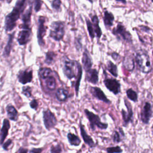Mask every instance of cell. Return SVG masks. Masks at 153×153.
<instances>
[{
  "mask_svg": "<svg viewBox=\"0 0 153 153\" xmlns=\"http://www.w3.org/2000/svg\"><path fill=\"white\" fill-rule=\"evenodd\" d=\"M84 112L89 121L90 127L92 131H94L96 127L100 130H106L108 128V124L103 123L99 115L94 114L88 109H84Z\"/></svg>",
  "mask_w": 153,
  "mask_h": 153,
  "instance_id": "3",
  "label": "cell"
},
{
  "mask_svg": "<svg viewBox=\"0 0 153 153\" xmlns=\"http://www.w3.org/2000/svg\"><path fill=\"white\" fill-rule=\"evenodd\" d=\"M57 54L53 51H48L45 53V57L44 59V63L47 65H52L54 63Z\"/></svg>",
  "mask_w": 153,
  "mask_h": 153,
  "instance_id": "31",
  "label": "cell"
},
{
  "mask_svg": "<svg viewBox=\"0 0 153 153\" xmlns=\"http://www.w3.org/2000/svg\"><path fill=\"white\" fill-rule=\"evenodd\" d=\"M4 0H0V1H4Z\"/></svg>",
  "mask_w": 153,
  "mask_h": 153,
  "instance_id": "48",
  "label": "cell"
},
{
  "mask_svg": "<svg viewBox=\"0 0 153 153\" xmlns=\"http://www.w3.org/2000/svg\"><path fill=\"white\" fill-rule=\"evenodd\" d=\"M123 67L128 71L132 72L134 69V58L131 54H127L124 57L123 60Z\"/></svg>",
  "mask_w": 153,
  "mask_h": 153,
  "instance_id": "23",
  "label": "cell"
},
{
  "mask_svg": "<svg viewBox=\"0 0 153 153\" xmlns=\"http://www.w3.org/2000/svg\"><path fill=\"white\" fill-rule=\"evenodd\" d=\"M127 97L133 102H137L138 101V94L133 88H130L126 90Z\"/></svg>",
  "mask_w": 153,
  "mask_h": 153,
  "instance_id": "32",
  "label": "cell"
},
{
  "mask_svg": "<svg viewBox=\"0 0 153 153\" xmlns=\"http://www.w3.org/2000/svg\"><path fill=\"white\" fill-rule=\"evenodd\" d=\"M152 106L149 102H145L140 111V120L143 124H149L152 117Z\"/></svg>",
  "mask_w": 153,
  "mask_h": 153,
  "instance_id": "11",
  "label": "cell"
},
{
  "mask_svg": "<svg viewBox=\"0 0 153 153\" xmlns=\"http://www.w3.org/2000/svg\"><path fill=\"white\" fill-rule=\"evenodd\" d=\"M31 36V27H21V30L19 32L17 41L20 45H25L30 41Z\"/></svg>",
  "mask_w": 153,
  "mask_h": 153,
  "instance_id": "12",
  "label": "cell"
},
{
  "mask_svg": "<svg viewBox=\"0 0 153 153\" xmlns=\"http://www.w3.org/2000/svg\"><path fill=\"white\" fill-rule=\"evenodd\" d=\"M15 33L16 32L14 31L8 35V40L2 53V56L5 58L8 57L11 54V51L13 46Z\"/></svg>",
  "mask_w": 153,
  "mask_h": 153,
  "instance_id": "19",
  "label": "cell"
},
{
  "mask_svg": "<svg viewBox=\"0 0 153 153\" xmlns=\"http://www.w3.org/2000/svg\"><path fill=\"white\" fill-rule=\"evenodd\" d=\"M89 91L91 94L96 99L107 104H111V101L107 97L103 90L99 87L90 86Z\"/></svg>",
  "mask_w": 153,
  "mask_h": 153,
  "instance_id": "14",
  "label": "cell"
},
{
  "mask_svg": "<svg viewBox=\"0 0 153 153\" xmlns=\"http://www.w3.org/2000/svg\"><path fill=\"white\" fill-rule=\"evenodd\" d=\"M82 68L85 71L90 70L93 66V62L92 57L90 54L89 51L87 48H84V50L82 53V56L81 59Z\"/></svg>",
  "mask_w": 153,
  "mask_h": 153,
  "instance_id": "16",
  "label": "cell"
},
{
  "mask_svg": "<svg viewBox=\"0 0 153 153\" xmlns=\"http://www.w3.org/2000/svg\"><path fill=\"white\" fill-rule=\"evenodd\" d=\"M63 150L62 146L59 143L53 145L50 147V153H62Z\"/></svg>",
  "mask_w": 153,
  "mask_h": 153,
  "instance_id": "37",
  "label": "cell"
},
{
  "mask_svg": "<svg viewBox=\"0 0 153 153\" xmlns=\"http://www.w3.org/2000/svg\"><path fill=\"white\" fill-rule=\"evenodd\" d=\"M103 19L105 27L108 30L109 29L114 25V21L115 19L114 14L108 10H105L103 13Z\"/></svg>",
  "mask_w": 153,
  "mask_h": 153,
  "instance_id": "24",
  "label": "cell"
},
{
  "mask_svg": "<svg viewBox=\"0 0 153 153\" xmlns=\"http://www.w3.org/2000/svg\"><path fill=\"white\" fill-rule=\"evenodd\" d=\"M32 87L29 85H25L22 88V94L27 98H30L32 96Z\"/></svg>",
  "mask_w": 153,
  "mask_h": 153,
  "instance_id": "34",
  "label": "cell"
},
{
  "mask_svg": "<svg viewBox=\"0 0 153 153\" xmlns=\"http://www.w3.org/2000/svg\"><path fill=\"white\" fill-rule=\"evenodd\" d=\"M55 96L59 102H65L69 98L70 94L68 90L63 87H60L57 90L55 93Z\"/></svg>",
  "mask_w": 153,
  "mask_h": 153,
  "instance_id": "22",
  "label": "cell"
},
{
  "mask_svg": "<svg viewBox=\"0 0 153 153\" xmlns=\"http://www.w3.org/2000/svg\"><path fill=\"white\" fill-rule=\"evenodd\" d=\"M13 0H6V1H7V4H10L11 2V1H12Z\"/></svg>",
  "mask_w": 153,
  "mask_h": 153,
  "instance_id": "46",
  "label": "cell"
},
{
  "mask_svg": "<svg viewBox=\"0 0 153 153\" xmlns=\"http://www.w3.org/2000/svg\"><path fill=\"white\" fill-rule=\"evenodd\" d=\"M91 19V22L92 23L93 30L95 33V36H96L98 39H99L102 35V29L99 26V19L97 16L96 15V14L92 16Z\"/></svg>",
  "mask_w": 153,
  "mask_h": 153,
  "instance_id": "25",
  "label": "cell"
},
{
  "mask_svg": "<svg viewBox=\"0 0 153 153\" xmlns=\"http://www.w3.org/2000/svg\"><path fill=\"white\" fill-rule=\"evenodd\" d=\"M103 79V84L105 87L114 95H118L121 93V83L115 78H108L107 75Z\"/></svg>",
  "mask_w": 153,
  "mask_h": 153,
  "instance_id": "10",
  "label": "cell"
},
{
  "mask_svg": "<svg viewBox=\"0 0 153 153\" xmlns=\"http://www.w3.org/2000/svg\"><path fill=\"white\" fill-rule=\"evenodd\" d=\"M28 151H29V149L27 148L21 146L18 149L17 153H28Z\"/></svg>",
  "mask_w": 153,
  "mask_h": 153,
  "instance_id": "44",
  "label": "cell"
},
{
  "mask_svg": "<svg viewBox=\"0 0 153 153\" xmlns=\"http://www.w3.org/2000/svg\"><path fill=\"white\" fill-rule=\"evenodd\" d=\"M10 123L8 119L4 118L2 121V127L0 130V145H2L4 142L8 134V131L10 128Z\"/></svg>",
  "mask_w": 153,
  "mask_h": 153,
  "instance_id": "20",
  "label": "cell"
},
{
  "mask_svg": "<svg viewBox=\"0 0 153 153\" xmlns=\"http://www.w3.org/2000/svg\"><path fill=\"white\" fill-rule=\"evenodd\" d=\"M66 136H67L68 142L71 146H78L80 145L81 143V140L78 135L73 133L68 132Z\"/></svg>",
  "mask_w": 153,
  "mask_h": 153,
  "instance_id": "27",
  "label": "cell"
},
{
  "mask_svg": "<svg viewBox=\"0 0 153 153\" xmlns=\"http://www.w3.org/2000/svg\"><path fill=\"white\" fill-rule=\"evenodd\" d=\"M107 71L114 77L117 78L118 76V70L117 65L114 63L111 60H108L106 63Z\"/></svg>",
  "mask_w": 153,
  "mask_h": 153,
  "instance_id": "29",
  "label": "cell"
},
{
  "mask_svg": "<svg viewBox=\"0 0 153 153\" xmlns=\"http://www.w3.org/2000/svg\"><path fill=\"white\" fill-rule=\"evenodd\" d=\"M85 22H86V25H87V30L89 34V36L91 38V39L93 41V39L95 37V33L93 30V27L92 26V23L91 20H90L88 18L85 19Z\"/></svg>",
  "mask_w": 153,
  "mask_h": 153,
  "instance_id": "33",
  "label": "cell"
},
{
  "mask_svg": "<svg viewBox=\"0 0 153 153\" xmlns=\"http://www.w3.org/2000/svg\"><path fill=\"white\" fill-rule=\"evenodd\" d=\"M53 74V70L50 68L42 67L38 69V75L40 79H45Z\"/></svg>",
  "mask_w": 153,
  "mask_h": 153,
  "instance_id": "30",
  "label": "cell"
},
{
  "mask_svg": "<svg viewBox=\"0 0 153 153\" xmlns=\"http://www.w3.org/2000/svg\"><path fill=\"white\" fill-rule=\"evenodd\" d=\"M61 0H53L51 2V7L56 12H59L61 11Z\"/></svg>",
  "mask_w": 153,
  "mask_h": 153,
  "instance_id": "36",
  "label": "cell"
},
{
  "mask_svg": "<svg viewBox=\"0 0 153 153\" xmlns=\"http://www.w3.org/2000/svg\"><path fill=\"white\" fill-rule=\"evenodd\" d=\"M46 17L45 16H39L38 19V27H37V40L40 47H43L45 45L44 38L46 34L47 26H45Z\"/></svg>",
  "mask_w": 153,
  "mask_h": 153,
  "instance_id": "9",
  "label": "cell"
},
{
  "mask_svg": "<svg viewBox=\"0 0 153 153\" xmlns=\"http://www.w3.org/2000/svg\"><path fill=\"white\" fill-rule=\"evenodd\" d=\"M75 48L77 50V51H80V50L82 48V44L81 42V38H76L75 39Z\"/></svg>",
  "mask_w": 153,
  "mask_h": 153,
  "instance_id": "41",
  "label": "cell"
},
{
  "mask_svg": "<svg viewBox=\"0 0 153 153\" xmlns=\"http://www.w3.org/2000/svg\"><path fill=\"white\" fill-rule=\"evenodd\" d=\"M119 131L114 130L112 134V139L113 142L115 143H119L123 140V139L126 137V134L122 128H118Z\"/></svg>",
  "mask_w": 153,
  "mask_h": 153,
  "instance_id": "26",
  "label": "cell"
},
{
  "mask_svg": "<svg viewBox=\"0 0 153 153\" xmlns=\"http://www.w3.org/2000/svg\"><path fill=\"white\" fill-rule=\"evenodd\" d=\"M75 60H71L66 56H63L62 57V72L67 79H71L75 78L76 74V71H75Z\"/></svg>",
  "mask_w": 153,
  "mask_h": 153,
  "instance_id": "5",
  "label": "cell"
},
{
  "mask_svg": "<svg viewBox=\"0 0 153 153\" xmlns=\"http://www.w3.org/2000/svg\"><path fill=\"white\" fill-rule=\"evenodd\" d=\"M112 32L113 35H114L120 41L127 42H132V36L130 32H128L125 26L121 23H118L116 27L113 29Z\"/></svg>",
  "mask_w": 153,
  "mask_h": 153,
  "instance_id": "7",
  "label": "cell"
},
{
  "mask_svg": "<svg viewBox=\"0 0 153 153\" xmlns=\"http://www.w3.org/2000/svg\"><path fill=\"white\" fill-rule=\"evenodd\" d=\"M151 2H152V0H151Z\"/></svg>",
  "mask_w": 153,
  "mask_h": 153,
  "instance_id": "49",
  "label": "cell"
},
{
  "mask_svg": "<svg viewBox=\"0 0 153 153\" xmlns=\"http://www.w3.org/2000/svg\"><path fill=\"white\" fill-rule=\"evenodd\" d=\"M42 4V1L41 0H33V9L36 13H38L41 10Z\"/></svg>",
  "mask_w": 153,
  "mask_h": 153,
  "instance_id": "38",
  "label": "cell"
},
{
  "mask_svg": "<svg viewBox=\"0 0 153 153\" xmlns=\"http://www.w3.org/2000/svg\"><path fill=\"white\" fill-rule=\"evenodd\" d=\"M79 128L80 130V134L84 142L90 148H95L96 146V143L94 142L92 137L87 133L86 130L85 129L84 125L82 123L81 120H80L79 123Z\"/></svg>",
  "mask_w": 153,
  "mask_h": 153,
  "instance_id": "15",
  "label": "cell"
},
{
  "mask_svg": "<svg viewBox=\"0 0 153 153\" xmlns=\"http://www.w3.org/2000/svg\"><path fill=\"white\" fill-rule=\"evenodd\" d=\"M42 120L44 127L48 131L54 128L58 123L57 119L54 113L49 108L42 111Z\"/></svg>",
  "mask_w": 153,
  "mask_h": 153,
  "instance_id": "6",
  "label": "cell"
},
{
  "mask_svg": "<svg viewBox=\"0 0 153 153\" xmlns=\"http://www.w3.org/2000/svg\"><path fill=\"white\" fill-rule=\"evenodd\" d=\"M85 81L96 85L99 82V71L95 68H91L90 70L85 71Z\"/></svg>",
  "mask_w": 153,
  "mask_h": 153,
  "instance_id": "18",
  "label": "cell"
},
{
  "mask_svg": "<svg viewBox=\"0 0 153 153\" xmlns=\"http://www.w3.org/2000/svg\"><path fill=\"white\" fill-rule=\"evenodd\" d=\"M44 148H32L28 151V153H42Z\"/></svg>",
  "mask_w": 153,
  "mask_h": 153,
  "instance_id": "42",
  "label": "cell"
},
{
  "mask_svg": "<svg viewBox=\"0 0 153 153\" xmlns=\"http://www.w3.org/2000/svg\"><path fill=\"white\" fill-rule=\"evenodd\" d=\"M107 153H122L123 149L118 145L115 146H109L106 148Z\"/></svg>",
  "mask_w": 153,
  "mask_h": 153,
  "instance_id": "35",
  "label": "cell"
},
{
  "mask_svg": "<svg viewBox=\"0 0 153 153\" xmlns=\"http://www.w3.org/2000/svg\"><path fill=\"white\" fill-rule=\"evenodd\" d=\"M45 85L49 91H54L57 87V82L56 78L53 75H50L45 79Z\"/></svg>",
  "mask_w": 153,
  "mask_h": 153,
  "instance_id": "28",
  "label": "cell"
},
{
  "mask_svg": "<svg viewBox=\"0 0 153 153\" xmlns=\"http://www.w3.org/2000/svg\"><path fill=\"white\" fill-rule=\"evenodd\" d=\"M7 117L9 120L13 121H17L19 118V112L16 108L12 104L10 103L5 108Z\"/></svg>",
  "mask_w": 153,
  "mask_h": 153,
  "instance_id": "21",
  "label": "cell"
},
{
  "mask_svg": "<svg viewBox=\"0 0 153 153\" xmlns=\"http://www.w3.org/2000/svg\"><path fill=\"white\" fill-rule=\"evenodd\" d=\"M134 58L139 69L142 73L147 74L152 71L151 59L147 51L144 50L137 51Z\"/></svg>",
  "mask_w": 153,
  "mask_h": 153,
  "instance_id": "2",
  "label": "cell"
},
{
  "mask_svg": "<svg viewBox=\"0 0 153 153\" xmlns=\"http://www.w3.org/2000/svg\"><path fill=\"white\" fill-rule=\"evenodd\" d=\"M124 105L127 108V111L124 109L121 110V114L122 115V119L123 121V126L124 127H127L129 124L133 123V116L134 112L132 108L131 104L128 101L126 98H124Z\"/></svg>",
  "mask_w": 153,
  "mask_h": 153,
  "instance_id": "8",
  "label": "cell"
},
{
  "mask_svg": "<svg viewBox=\"0 0 153 153\" xmlns=\"http://www.w3.org/2000/svg\"><path fill=\"white\" fill-rule=\"evenodd\" d=\"M50 27V37L56 41H60L63 39L65 33L66 25L65 22L61 20L53 22Z\"/></svg>",
  "mask_w": 153,
  "mask_h": 153,
  "instance_id": "4",
  "label": "cell"
},
{
  "mask_svg": "<svg viewBox=\"0 0 153 153\" xmlns=\"http://www.w3.org/2000/svg\"><path fill=\"white\" fill-rule=\"evenodd\" d=\"M27 0H17L12 11L6 15L4 28L6 32L12 31L17 25V22L24 11Z\"/></svg>",
  "mask_w": 153,
  "mask_h": 153,
  "instance_id": "1",
  "label": "cell"
},
{
  "mask_svg": "<svg viewBox=\"0 0 153 153\" xmlns=\"http://www.w3.org/2000/svg\"><path fill=\"white\" fill-rule=\"evenodd\" d=\"M17 78L18 81L23 85L30 83L33 80V70L29 68L21 69L19 71Z\"/></svg>",
  "mask_w": 153,
  "mask_h": 153,
  "instance_id": "13",
  "label": "cell"
},
{
  "mask_svg": "<svg viewBox=\"0 0 153 153\" xmlns=\"http://www.w3.org/2000/svg\"><path fill=\"white\" fill-rule=\"evenodd\" d=\"M88 2H90L91 4H93L94 2V0H87Z\"/></svg>",
  "mask_w": 153,
  "mask_h": 153,
  "instance_id": "47",
  "label": "cell"
},
{
  "mask_svg": "<svg viewBox=\"0 0 153 153\" xmlns=\"http://www.w3.org/2000/svg\"><path fill=\"white\" fill-rule=\"evenodd\" d=\"M13 143V140L11 139H8L6 142H4L2 145L3 149L5 151H8L9 147L11 146V145Z\"/></svg>",
  "mask_w": 153,
  "mask_h": 153,
  "instance_id": "40",
  "label": "cell"
},
{
  "mask_svg": "<svg viewBox=\"0 0 153 153\" xmlns=\"http://www.w3.org/2000/svg\"><path fill=\"white\" fill-rule=\"evenodd\" d=\"M30 108L35 111H36L39 106V103L36 99H33L29 103Z\"/></svg>",
  "mask_w": 153,
  "mask_h": 153,
  "instance_id": "39",
  "label": "cell"
},
{
  "mask_svg": "<svg viewBox=\"0 0 153 153\" xmlns=\"http://www.w3.org/2000/svg\"><path fill=\"white\" fill-rule=\"evenodd\" d=\"M110 55H111V57L115 61H118L120 59V57H121L120 55L118 53H117V52H112Z\"/></svg>",
  "mask_w": 153,
  "mask_h": 153,
  "instance_id": "43",
  "label": "cell"
},
{
  "mask_svg": "<svg viewBox=\"0 0 153 153\" xmlns=\"http://www.w3.org/2000/svg\"><path fill=\"white\" fill-rule=\"evenodd\" d=\"M75 66L76 69V80L75 82V94L76 97H78L79 95V85H80V82L82 78V67L81 65V63L78 62L75 60Z\"/></svg>",
  "mask_w": 153,
  "mask_h": 153,
  "instance_id": "17",
  "label": "cell"
},
{
  "mask_svg": "<svg viewBox=\"0 0 153 153\" xmlns=\"http://www.w3.org/2000/svg\"><path fill=\"white\" fill-rule=\"evenodd\" d=\"M115 1L118 2H121V3L124 4H126L127 3L126 0H115Z\"/></svg>",
  "mask_w": 153,
  "mask_h": 153,
  "instance_id": "45",
  "label": "cell"
}]
</instances>
